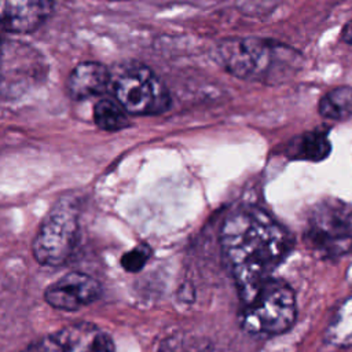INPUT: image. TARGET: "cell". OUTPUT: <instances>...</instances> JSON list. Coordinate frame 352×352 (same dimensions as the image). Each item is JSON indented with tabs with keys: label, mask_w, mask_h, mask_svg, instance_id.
Here are the masks:
<instances>
[{
	"label": "cell",
	"mask_w": 352,
	"mask_h": 352,
	"mask_svg": "<svg viewBox=\"0 0 352 352\" xmlns=\"http://www.w3.org/2000/svg\"><path fill=\"white\" fill-rule=\"evenodd\" d=\"M292 243L289 231L257 206H241L227 214L220 228V248L241 302L271 279Z\"/></svg>",
	"instance_id": "6da1fadb"
},
{
	"label": "cell",
	"mask_w": 352,
	"mask_h": 352,
	"mask_svg": "<svg viewBox=\"0 0 352 352\" xmlns=\"http://www.w3.org/2000/svg\"><path fill=\"white\" fill-rule=\"evenodd\" d=\"M219 63L232 76L263 84H278L293 77L301 55L285 44L265 38H226L216 48Z\"/></svg>",
	"instance_id": "7a4b0ae2"
},
{
	"label": "cell",
	"mask_w": 352,
	"mask_h": 352,
	"mask_svg": "<svg viewBox=\"0 0 352 352\" xmlns=\"http://www.w3.org/2000/svg\"><path fill=\"white\" fill-rule=\"evenodd\" d=\"M80 209L73 197L59 198L43 217L32 242L34 260L44 267L65 265L78 242Z\"/></svg>",
	"instance_id": "3957f363"
},
{
	"label": "cell",
	"mask_w": 352,
	"mask_h": 352,
	"mask_svg": "<svg viewBox=\"0 0 352 352\" xmlns=\"http://www.w3.org/2000/svg\"><path fill=\"white\" fill-rule=\"evenodd\" d=\"M297 318L293 289L280 280L268 279L248 301L242 302L241 327L253 336H276L287 331Z\"/></svg>",
	"instance_id": "277c9868"
},
{
	"label": "cell",
	"mask_w": 352,
	"mask_h": 352,
	"mask_svg": "<svg viewBox=\"0 0 352 352\" xmlns=\"http://www.w3.org/2000/svg\"><path fill=\"white\" fill-rule=\"evenodd\" d=\"M116 100L129 116H157L170 107V94L147 66L128 65L111 77Z\"/></svg>",
	"instance_id": "5b68a950"
},
{
	"label": "cell",
	"mask_w": 352,
	"mask_h": 352,
	"mask_svg": "<svg viewBox=\"0 0 352 352\" xmlns=\"http://www.w3.org/2000/svg\"><path fill=\"white\" fill-rule=\"evenodd\" d=\"M305 239L316 252L340 256L352 252V206L338 199L318 202L309 212Z\"/></svg>",
	"instance_id": "8992f818"
},
{
	"label": "cell",
	"mask_w": 352,
	"mask_h": 352,
	"mask_svg": "<svg viewBox=\"0 0 352 352\" xmlns=\"http://www.w3.org/2000/svg\"><path fill=\"white\" fill-rule=\"evenodd\" d=\"M21 352H116V345L100 326L80 322L34 340Z\"/></svg>",
	"instance_id": "52a82bcc"
},
{
	"label": "cell",
	"mask_w": 352,
	"mask_h": 352,
	"mask_svg": "<svg viewBox=\"0 0 352 352\" xmlns=\"http://www.w3.org/2000/svg\"><path fill=\"white\" fill-rule=\"evenodd\" d=\"M102 296L100 282L85 272L72 271L48 285L44 290V301L54 309L74 312Z\"/></svg>",
	"instance_id": "ba28073f"
},
{
	"label": "cell",
	"mask_w": 352,
	"mask_h": 352,
	"mask_svg": "<svg viewBox=\"0 0 352 352\" xmlns=\"http://www.w3.org/2000/svg\"><path fill=\"white\" fill-rule=\"evenodd\" d=\"M56 0H0V26L12 33H29L52 14Z\"/></svg>",
	"instance_id": "9c48e42d"
},
{
	"label": "cell",
	"mask_w": 352,
	"mask_h": 352,
	"mask_svg": "<svg viewBox=\"0 0 352 352\" xmlns=\"http://www.w3.org/2000/svg\"><path fill=\"white\" fill-rule=\"evenodd\" d=\"M110 70L94 60L78 63L69 74L67 94L74 100H82L103 94L111 82Z\"/></svg>",
	"instance_id": "30bf717a"
},
{
	"label": "cell",
	"mask_w": 352,
	"mask_h": 352,
	"mask_svg": "<svg viewBox=\"0 0 352 352\" xmlns=\"http://www.w3.org/2000/svg\"><path fill=\"white\" fill-rule=\"evenodd\" d=\"M330 142L327 131L314 129L304 135L296 136L286 148L290 158L305 160V161H322L330 153Z\"/></svg>",
	"instance_id": "8fae6325"
},
{
	"label": "cell",
	"mask_w": 352,
	"mask_h": 352,
	"mask_svg": "<svg viewBox=\"0 0 352 352\" xmlns=\"http://www.w3.org/2000/svg\"><path fill=\"white\" fill-rule=\"evenodd\" d=\"M318 111L324 118L341 121L352 117V88L336 87L324 94L318 104Z\"/></svg>",
	"instance_id": "7c38bea8"
},
{
	"label": "cell",
	"mask_w": 352,
	"mask_h": 352,
	"mask_svg": "<svg viewBox=\"0 0 352 352\" xmlns=\"http://www.w3.org/2000/svg\"><path fill=\"white\" fill-rule=\"evenodd\" d=\"M94 121L98 128L116 132L129 125V114L117 100L100 99L94 107Z\"/></svg>",
	"instance_id": "4fadbf2b"
},
{
	"label": "cell",
	"mask_w": 352,
	"mask_h": 352,
	"mask_svg": "<svg viewBox=\"0 0 352 352\" xmlns=\"http://www.w3.org/2000/svg\"><path fill=\"white\" fill-rule=\"evenodd\" d=\"M151 254L153 250L147 243H139L122 254L121 267L131 274L139 272L147 264Z\"/></svg>",
	"instance_id": "5bb4252c"
},
{
	"label": "cell",
	"mask_w": 352,
	"mask_h": 352,
	"mask_svg": "<svg viewBox=\"0 0 352 352\" xmlns=\"http://www.w3.org/2000/svg\"><path fill=\"white\" fill-rule=\"evenodd\" d=\"M341 38H342L344 43L352 45V21H349L348 23H345V26L342 28Z\"/></svg>",
	"instance_id": "9a60e30c"
},
{
	"label": "cell",
	"mask_w": 352,
	"mask_h": 352,
	"mask_svg": "<svg viewBox=\"0 0 352 352\" xmlns=\"http://www.w3.org/2000/svg\"><path fill=\"white\" fill-rule=\"evenodd\" d=\"M351 322H346V330L342 331L341 340H349V342H352V314H351Z\"/></svg>",
	"instance_id": "2e32d148"
},
{
	"label": "cell",
	"mask_w": 352,
	"mask_h": 352,
	"mask_svg": "<svg viewBox=\"0 0 352 352\" xmlns=\"http://www.w3.org/2000/svg\"><path fill=\"white\" fill-rule=\"evenodd\" d=\"M3 56V44H1V40H0V59Z\"/></svg>",
	"instance_id": "e0dca14e"
},
{
	"label": "cell",
	"mask_w": 352,
	"mask_h": 352,
	"mask_svg": "<svg viewBox=\"0 0 352 352\" xmlns=\"http://www.w3.org/2000/svg\"><path fill=\"white\" fill-rule=\"evenodd\" d=\"M0 69H1V59H0Z\"/></svg>",
	"instance_id": "ac0fdd59"
}]
</instances>
